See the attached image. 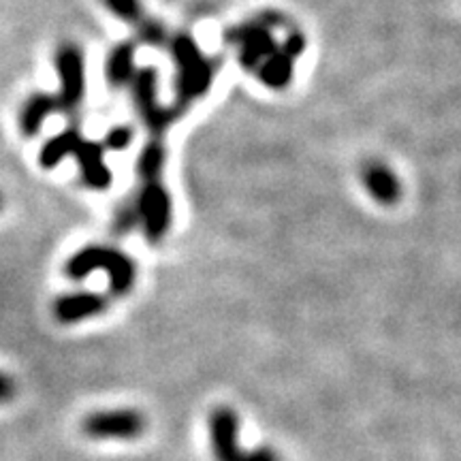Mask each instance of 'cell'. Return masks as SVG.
Masks as SVG:
<instances>
[{"label": "cell", "mask_w": 461, "mask_h": 461, "mask_svg": "<svg viewBox=\"0 0 461 461\" xmlns=\"http://www.w3.org/2000/svg\"><path fill=\"white\" fill-rule=\"evenodd\" d=\"M107 272L109 291L113 297L129 295L137 280V267L129 255L112 246H86L65 263V276L71 280H84L92 272Z\"/></svg>", "instance_id": "6da1fadb"}, {"label": "cell", "mask_w": 461, "mask_h": 461, "mask_svg": "<svg viewBox=\"0 0 461 461\" xmlns=\"http://www.w3.org/2000/svg\"><path fill=\"white\" fill-rule=\"evenodd\" d=\"M241 420L233 406H214L207 417L212 455L216 461H282V455L274 447H258L246 451L240 438Z\"/></svg>", "instance_id": "7a4b0ae2"}, {"label": "cell", "mask_w": 461, "mask_h": 461, "mask_svg": "<svg viewBox=\"0 0 461 461\" xmlns=\"http://www.w3.org/2000/svg\"><path fill=\"white\" fill-rule=\"evenodd\" d=\"M169 50L177 65V105H186L210 90L214 79V62L207 58L190 34L169 39Z\"/></svg>", "instance_id": "3957f363"}, {"label": "cell", "mask_w": 461, "mask_h": 461, "mask_svg": "<svg viewBox=\"0 0 461 461\" xmlns=\"http://www.w3.org/2000/svg\"><path fill=\"white\" fill-rule=\"evenodd\" d=\"M286 20L280 14H261L255 20L230 28L224 39L238 48V60L246 71H257L258 65L278 50L274 39V28L285 26Z\"/></svg>", "instance_id": "277c9868"}, {"label": "cell", "mask_w": 461, "mask_h": 461, "mask_svg": "<svg viewBox=\"0 0 461 461\" xmlns=\"http://www.w3.org/2000/svg\"><path fill=\"white\" fill-rule=\"evenodd\" d=\"M146 429L148 417L137 408L96 411L82 420V434L90 440H137Z\"/></svg>", "instance_id": "5b68a950"}, {"label": "cell", "mask_w": 461, "mask_h": 461, "mask_svg": "<svg viewBox=\"0 0 461 461\" xmlns=\"http://www.w3.org/2000/svg\"><path fill=\"white\" fill-rule=\"evenodd\" d=\"M131 92L135 107L140 109L143 122L149 131L154 132V137H160L169 129V124L176 120L177 109L176 107H165L158 101V73L154 67H143L140 71H135L131 79Z\"/></svg>", "instance_id": "8992f818"}, {"label": "cell", "mask_w": 461, "mask_h": 461, "mask_svg": "<svg viewBox=\"0 0 461 461\" xmlns=\"http://www.w3.org/2000/svg\"><path fill=\"white\" fill-rule=\"evenodd\" d=\"M132 205H135L137 218H140V224L149 244H158L169 233L173 218L171 197L163 186V182H143L140 194H137V201Z\"/></svg>", "instance_id": "52a82bcc"}, {"label": "cell", "mask_w": 461, "mask_h": 461, "mask_svg": "<svg viewBox=\"0 0 461 461\" xmlns=\"http://www.w3.org/2000/svg\"><path fill=\"white\" fill-rule=\"evenodd\" d=\"M56 68L60 75V101L62 112L71 113L79 107L86 95V65H84V51L75 43L60 45L56 51Z\"/></svg>", "instance_id": "ba28073f"}, {"label": "cell", "mask_w": 461, "mask_h": 461, "mask_svg": "<svg viewBox=\"0 0 461 461\" xmlns=\"http://www.w3.org/2000/svg\"><path fill=\"white\" fill-rule=\"evenodd\" d=\"M107 305L109 297L101 295V293H67V295L58 297L54 302V316L62 325H75L79 321L103 314L107 310Z\"/></svg>", "instance_id": "9c48e42d"}, {"label": "cell", "mask_w": 461, "mask_h": 461, "mask_svg": "<svg viewBox=\"0 0 461 461\" xmlns=\"http://www.w3.org/2000/svg\"><path fill=\"white\" fill-rule=\"evenodd\" d=\"M361 182L367 194L380 205H395L402 199V182L383 160H367L361 167Z\"/></svg>", "instance_id": "30bf717a"}, {"label": "cell", "mask_w": 461, "mask_h": 461, "mask_svg": "<svg viewBox=\"0 0 461 461\" xmlns=\"http://www.w3.org/2000/svg\"><path fill=\"white\" fill-rule=\"evenodd\" d=\"M73 157L77 158L84 182L90 188L105 190L112 184V171L105 165V148H103V143L82 140L75 148Z\"/></svg>", "instance_id": "8fae6325"}, {"label": "cell", "mask_w": 461, "mask_h": 461, "mask_svg": "<svg viewBox=\"0 0 461 461\" xmlns=\"http://www.w3.org/2000/svg\"><path fill=\"white\" fill-rule=\"evenodd\" d=\"M62 112L60 109V101H58L56 95H45V92H37V95L28 96V101L24 103L20 112V129L26 137L37 135L41 131V126L48 115Z\"/></svg>", "instance_id": "7c38bea8"}, {"label": "cell", "mask_w": 461, "mask_h": 461, "mask_svg": "<svg viewBox=\"0 0 461 461\" xmlns=\"http://www.w3.org/2000/svg\"><path fill=\"white\" fill-rule=\"evenodd\" d=\"M257 77L272 90H285L288 84L293 82V73H295V58L288 56L282 45L274 51L272 56L265 60L257 68Z\"/></svg>", "instance_id": "4fadbf2b"}, {"label": "cell", "mask_w": 461, "mask_h": 461, "mask_svg": "<svg viewBox=\"0 0 461 461\" xmlns=\"http://www.w3.org/2000/svg\"><path fill=\"white\" fill-rule=\"evenodd\" d=\"M135 48L131 43H120L109 51L105 75L107 82L113 88H122V86L131 84L132 75H135Z\"/></svg>", "instance_id": "5bb4252c"}, {"label": "cell", "mask_w": 461, "mask_h": 461, "mask_svg": "<svg viewBox=\"0 0 461 461\" xmlns=\"http://www.w3.org/2000/svg\"><path fill=\"white\" fill-rule=\"evenodd\" d=\"M79 141H82V135H79V131L73 129V126L71 129L58 132V135L51 137L50 141H45L41 154H39V163H41L45 169H51V167H56L62 158H67L68 154H73Z\"/></svg>", "instance_id": "9a60e30c"}, {"label": "cell", "mask_w": 461, "mask_h": 461, "mask_svg": "<svg viewBox=\"0 0 461 461\" xmlns=\"http://www.w3.org/2000/svg\"><path fill=\"white\" fill-rule=\"evenodd\" d=\"M165 165V148L158 140L148 143L143 148L140 160H137V173H140L141 182L148 180H160V171Z\"/></svg>", "instance_id": "2e32d148"}, {"label": "cell", "mask_w": 461, "mask_h": 461, "mask_svg": "<svg viewBox=\"0 0 461 461\" xmlns=\"http://www.w3.org/2000/svg\"><path fill=\"white\" fill-rule=\"evenodd\" d=\"M105 7L112 11V14L118 17V20L126 22L132 28H137L146 20V11H143L141 0H101Z\"/></svg>", "instance_id": "e0dca14e"}, {"label": "cell", "mask_w": 461, "mask_h": 461, "mask_svg": "<svg viewBox=\"0 0 461 461\" xmlns=\"http://www.w3.org/2000/svg\"><path fill=\"white\" fill-rule=\"evenodd\" d=\"M135 31H137V37H140V41L148 45H163L169 41V34H167L165 26L160 24L158 20H152V17H146Z\"/></svg>", "instance_id": "ac0fdd59"}, {"label": "cell", "mask_w": 461, "mask_h": 461, "mask_svg": "<svg viewBox=\"0 0 461 461\" xmlns=\"http://www.w3.org/2000/svg\"><path fill=\"white\" fill-rule=\"evenodd\" d=\"M140 224V218H137V212H135V205L126 203L118 210V214H115V221H113V230L118 235H124L129 233Z\"/></svg>", "instance_id": "d6986e66"}, {"label": "cell", "mask_w": 461, "mask_h": 461, "mask_svg": "<svg viewBox=\"0 0 461 461\" xmlns=\"http://www.w3.org/2000/svg\"><path fill=\"white\" fill-rule=\"evenodd\" d=\"M131 141H132V131L129 126H113V129L105 135V146L103 148L124 149L131 146Z\"/></svg>", "instance_id": "ffe728a7"}, {"label": "cell", "mask_w": 461, "mask_h": 461, "mask_svg": "<svg viewBox=\"0 0 461 461\" xmlns=\"http://www.w3.org/2000/svg\"><path fill=\"white\" fill-rule=\"evenodd\" d=\"M17 393L15 380L7 372H0V403H9Z\"/></svg>", "instance_id": "44dd1931"}, {"label": "cell", "mask_w": 461, "mask_h": 461, "mask_svg": "<svg viewBox=\"0 0 461 461\" xmlns=\"http://www.w3.org/2000/svg\"><path fill=\"white\" fill-rule=\"evenodd\" d=\"M0 207H3V197H0Z\"/></svg>", "instance_id": "7402d4cb"}]
</instances>
